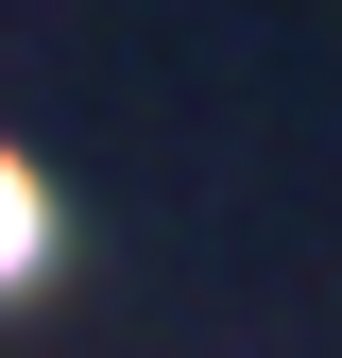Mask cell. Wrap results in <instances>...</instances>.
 I'll use <instances>...</instances> for the list:
<instances>
[{
    "instance_id": "1",
    "label": "cell",
    "mask_w": 342,
    "mask_h": 358,
    "mask_svg": "<svg viewBox=\"0 0 342 358\" xmlns=\"http://www.w3.org/2000/svg\"><path fill=\"white\" fill-rule=\"evenodd\" d=\"M34 273H52V171L0 137V290H34Z\"/></svg>"
}]
</instances>
